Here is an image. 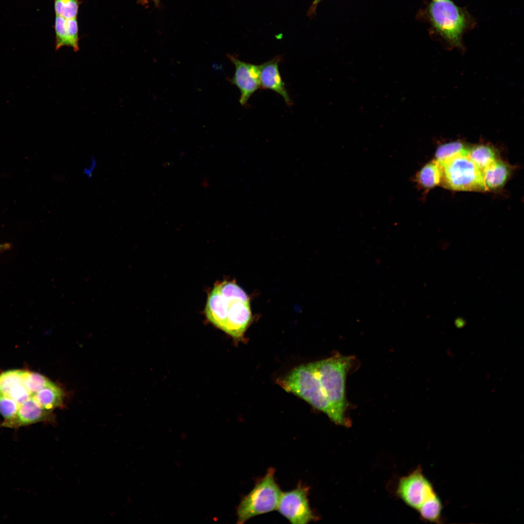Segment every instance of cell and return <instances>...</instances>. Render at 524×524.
Returning a JSON list of instances; mask_svg holds the SVG:
<instances>
[{"mask_svg":"<svg viewBox=\"0 0 524 524\" xmlns=\"http://www.w3.org/2000/svg\"><path fill=\"white\" fill-rule=\"evenodd\" d=\"M353 358L339 354L323 360L312 362L318 377L323 393L334 414V423L346 426L347 401L345 378L351 368Z\"/></svg>","mask_w":524,"mask_h":524,"instance_id":"1","label":"cell"},{"mask_svg":"<svg viewBox=\"0 0 524 524\" xmlns=\"http://www.w3.org/2000/svg\"><path fill=\"white\" fill-rule=\"evenodd\" d=\"M217 285L218 291L211 303L214 325L233 338L242 339L252 317L249 301L232 296Z\"/></svg>","mask_w":524,"mask_h":524,"instance_id":"2","label":"cell"},{"mask_svg":"<svg viewBox=\"0 0 524 524\" xmlns=\"http://www.w3.org/2000/svg\"><path fill=\"white\" fill-rule=\"evenodd\" d=\"M278 382L287 392L302 398L313 407L325 413L334 422L333 410L323 393L312 362L295 368Z\"/></svg>","mask_w":524,"mask_h":524,"instance_id":"3","label":"cell"},{"mask_svg":"<svg viewBox=\"0 0 524 524\" xmlns=\"http://www.w3.org/2000/svg\"><path fill=\"white\" fill-rule=\"evenodd\" d=\"M275 470L270 468L245 495L237 507V522L243 524L251 518L277 509L282 491L276 481Z\"/></svg>","mask_w":524,"mask_h":524,"instance_id":"4","label":"cell"},{"mask_svg":"<svg viewBox=\"0 0 524 524\" xmlns=\"http://www.w3.org/2000/svg\"><path fill=\"white\" fill-rule=\"evenodd\" d=\"M428 13L431 23L437 32L454 46L461 45L463 32L468 25L465 12L451 0L432 2Z\"/></svg>","mask_w":524,"mask_h":524,"instance_id":"5","label":"cell"},{"mask_svg":"<svg viewBox=\"0 0 524 524\" xmlns=\"http://www.w3.org/2000/svg\"><path fill=\"white\" fill-rule=\"evenodd\" d=\"M442 182L456 191H485L482 171L467 155L454 157L440 164Z\"/></svg>","mask_w":524,"mask_h":524,"instance_id":"6","label":"cell"},{"mask_svg":"<svg viewBox=\"0 0 524 524\" xmlns=\"http://www.w3.org/2000/svg\"><path fill=\"white\" fill-rule=\"evenodd\" d=\"M397 493L406 504L417 511L438 496L420 467L400 479Z\"/></svg>","mask_w":524,"mask_h":524,"instance_id":"7","label":"cell"},{"mask_svg":"<svg viewBox=\"0 0 524 524\" xmlns=\"http://www.w3.org/2000/svg\"><path fill=\"white\" fill-rule=\"evenodd\" d=\"M309 488L299 483L290 491L282 492L277 508L279 513L294 524H305L315 520L310 506Z\"/></svg>","mask_w":524,"mask_h":524,"instance_id":"8","label":"cell"},{"mask_svg":"<svg viewBox=\"0 0 524 524\" xmlns=\"http://www.w3.org/2000/svg\"><path fill=\"white\" fill-rule=\"evenodd\" d=\"M228 58L235 66L233 77L229 79L240 92L239 102L242 106L247 104L251 96L261 88L260 65L243 62L236 56L228 55Z\"/></svg>","mask_w":524,"mask_h":524,"instance_id":"9","label":"cell"},{"mask_svg":"<svg viewBox=\"0 0 524 524\" xmlns=\"http://www.w3.org/2000/svg\"><path fill=\"white\" fill-rule=\"evenodd\" d=\"M281 58L278 56L260 65V86L262 89L271 90L280 95L286 104L291 106L292 100L279 71Z\"/></svg>","mask_w":524,"mask_h":524,"instance_id":"10","label":"cell"},{"mask_svg":"<svg viewBox=\"0 0 524 524\" xmlns=\"http://www.w3.org/2000/svg\"><path fill=\"white\" fill-rule=\"evenodd\" d=\"M56 50L67 46L74 51L79 49L78 25L77 18H65L56 15L55 19Z\"/></svg>","mask_w":524,"mask_h":524,"instance_id":"11","label":"cell"},{"mask_svg":"<svg viewBox=\"0 0 524 524\" xmlns=\"http://www.w3.org/2000/svg\"><path fill=\"white\" fill-rule=\"evenodd\" d=\"M485 190H496L503 187L511 173V168L505 162L497 159L482 171Z\"/></svg>","mask_w":524,"mask_h":524,"instance_id":"12","label":"cell"},{"mask_svg":"<svg viewBox=\"0 0 524 524\" xmlns=\"http://www.w3.org/2000/svg\"><path fill=\"white\" fill-rule=\"evenodd\" d=\"M442 179L441 165L433 160L425 164L416 173L414 181L419 188L426 191L439 185Z\"/></svg>","mask_w":524,"mask_h":524,"instance_id":"13","label":"cell"},{"mask_svg":"<svg viewBox=\"0 0 524 524\" xmlns=\"http://www.w3.org/2000/svg\"><path fill=\"white\" fill-rule=\"evenodd\" d=\"M64 398V393L62 389L51 380L36 393L38 404L42 408L49 411L60 407L63 404Z\"/></svg>","mask_w":524,"mask_h":524,"instance_id":"14","label":"cell"},{"mask_svg":"<svg viewBox=\"0 0 524 524\" xmlns=\"http://www.w3.org/2000/svg\"><path fill=\"white\" fill-rule=\"evenodd\" d=\"M468 156L481 171L497 159L496 149L488 144L470 147Z\"/></svg>","mask_w":524,"mask_h":524,"instance_id":"15","label":"cell"},{"mask_svg":"<svg viewBox=\"0 0 524 524\" xmlns=\"http://www.w3.org/2000/svg\"><path fill=\"white\" fill-rule=\"evenodd\" d=\"M470 147L459 141H453L440 145L437 149L435 160L440 164L460 155H467Z\"/></svg>","mask_w":524,"mask_h":524,"instance_id":"16","label":"cell"},{"mask_svg":"<svg viewBox=\"0 0 524 524\" xmlns=\"http://www.w3.org/2000/svg\"><path fill=\"white\" fill-rule=\"evenodd\" d=\"M443 505L439 496L423 506L417 511L423 520L435 523H442Z\"/></svg>","mask_w":524,"mask_h":524,"instance_id":"17","label":"cell"},{"mask_svg":"<svg viewBox=\"0 0 524 524\" xmlns=\"http://www.w3.org/2000/svg\"><path fill=\"white\" fill-rule=\"evenodd\" d=\"M56 15L65 18L76 17L79 10V0H54Z\"/></svg>","mask_w":524,"mask_h":524,"instance_id":"18","label":"cell"},{"mask_svg":"<svg viewBox=\"0 0 524 524\" xmlns=\"http://www.w3.org/2000/svg\"><path fill=\"white\" fill-rule=\"evenodd\" d=\"M322 0H313L308 12V15L309 16H311L314 14L318 4Z\"/></svg>","mask_w":524,"mask_h":524,"instance_id":"19","label":"cell"},{"mask_svg":"<svg viewBox=\"0 0 524 524\" xmlns=\"http://www.w3.org/2000/svg\"><path fill=\"white\" fill-rule=\"evenodd\" d=\"M10 248L8 244H0V252L4 251Z\"/></svg>","mask_w":524,"mask_h":524,"instance_id":"20","label":"cell"},{"mask_svg":"<svg viewBox=\"0 0 524 524\" xmlns=\"http://www.w3.org/2000/svg\"><path fill=\"white\" fill-rule=\"evenodd\" d=\"M148 0H140V1L142 4H146L147 3Z\"/></svg>","mask_w":524,"mask_h":524,"instance_id":"21","label":"cell"},{"mask_svg":"<svg viewBox=\"0 0 524 524\" xmlns=\"http://www.w3.org/2000/svg\"><path fill=\"white\" fill-rule=\"evenodd\" d=\"M159 0H153V1H154V2H155V4H158L159 3Z\"/></svg>","mask_w":524,"mask_h":524,"instance_id":"22","label":"cell"},{"mask_svg":"<svg viewBox=\"0 0 524 524\" xmlns=\"http://www.w3.org/2000/svg\"><path fill=\"white\" fill-rule=\"evenodd\" d=\"M434 0V1H436V0Z\"/></svg>","mask_w":524,"mask_h":524,"instance_id":"23","label":"cell"}]
</instances>
